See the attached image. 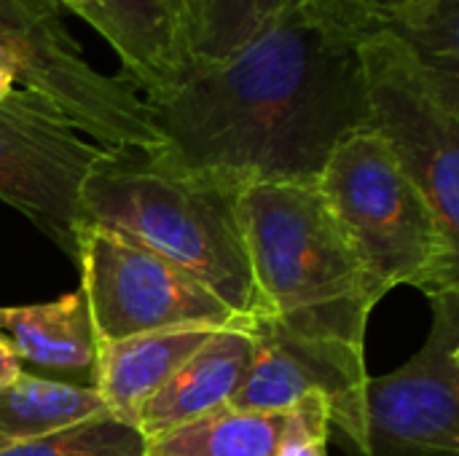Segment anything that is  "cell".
<instances>
[{
  "instance_id": "cell-24",
  "label": "cell",
  "mask_w": 459,
  "mask_h": 456,
  "mask_svg": "<svg viewBox=\"0 0 459 456\" xmlns=\"http://www.w3.org/2000/svg\"><path fill=\"white\" fill-rule=\"evenodd\" d=\"M65 11H70V13H75V16H81V19H86V11H89V0H56Z\"/></svg>"
},
{
  "instance_id": "cell-12",
  "label": "cell",
  "mask_w": 459,
  "mask_h": 456,
  "mask_svg": "<svg viewBox=\"0 0 459 456\" xmlns=\"http://www.w3.org/2000/svg\"><path fill=\"white\" fill-rule=\"evenodd\" d=\"M253 320L212 333L143 406L134 430L143 441L226 409L242 387L253 360Z\"/></svg>"
},
{
  "instance_id": "cell-16",
  "label": "cell",
  "mask_w": 459,
  "mask_h": 456,
  "mask_svg": "<svg viewBox=\"0 0 459 456\" xmlns=\"http://www.w3.org/2000/svg\"><path fill=\"white\" fill-rule=\"evenodd\" d=\"M288 414L218 409L143 443V456H277Z\"/></svg>"
},
{
  "instance_id": "cell-5",
  "label": "cell",
  "mask_w": 459,
  "mask_h": 456,
  "mask_svg": "<svg viewBox=\"0 0 459 456\" xmlns=\"http://www.w3.org/2000/svg\"><path fill=\"white\" fill-rule=\"evenodd\" d=\"M368 126L459 242V73L379 24L360 43Z\"/></svg>"
},
{
  "instance_id": "cell-9",
  "label": "cell",
  "mask_w": 459,
  "mask_h": 456,
  "mask_svg": "<svg viewBox=\"0 0 459 456\" xmlns=\"http://www.w3.org/2000/svg\"><path fill=\"white\" fill-rule=\"evenodd\" d=\"M430 301L422 349L398 371L366 379V456L459 454V290Z\"/></svg>"
},
{
  "instance_id": "cell-14",
  "label": "cell",
  "mask_w": 459,
  "mask_h": 456,
  "mask_svg": "<svg viewBox=\"0 0 459 456\" xmlns=\"http://www.w3.org/2000/svg\"><path fill=\"white\" fill-rule=\"evenodd\" d=\"M218 331L223 328L191 325L143 333L113 344H97L94 392L102 398L105 411L113 419L134 427L143 406Z\"/></svg>"
},
{
  "instance_id": "cell-13",
  "label": "cell",
  "mask_w": 459,
  "mask_h": 456,
  "mask_svg": "<svg viewBox=\"0 0 459 456\" xmlns=\"http://www.w3.org/2000/svg\"><path fill=\"white\" fill-rule=\"evenodd\" d=\"M0 336L35 376L94 390L97 339L81 290L48 304L0 306Z\"/></svg>"
},
{
  "instance_id": "cell-22",
  "label": "cell",
  "mask_w": 459,
  "mask_h": 456,
  "mask_svg": "<svg viewBox=\"0 0 459 456\" xmlns=\"http://www.w3.org/2000/svg\"><path fill=\"white\" fill-rule=\"evenodd\" d=\"M22 371H24V368H22V363H19L13 347L5 341V336H0V390L8 387L13 379H19Z\"/></svg>"
},
{
  "instance_id": "cell-8",
  "label": "cell",
  "mask_w": 459,
  "mask_h": 456,
  "mask_svg": "<svg viewBox=\"0 0 459 456\" xmlns=\"http://www.w3.org/2000/svg\"><path fill=\"white\" fill-rule=\"evenodd\" d=\"M102 151L51 105L16 89L0 102V202L75 255L81 191Z\"/></svg>"
},
{
  "instance_id": "cell-4",
  "label": "cell",
  "mask_w": 459,
  "mask_h": 456,
  "mask_svg": "<svg viewBox=\"0 0 459 456\" xmlns=\"http://www.w3.org/2000/svg\"><path fill=\"white\" fill-rule=\"evenodd\" d=\"M317 188L360 269L385 296L401 285L428 298L457 293L459 242L371 129L333 148Z\"/></svg>"
},
{
  "instance_id": "cell-15",
  "label": "cell",
  "mask_w": 459,
  "mask_h": 456,
  "mask_svg": "<svg viewBox=\"0 0 459 456\" xmlns=\"http://www.w3.org/2000/svg\"><path fill=\"white\" fill-rule=\"evenodd\" d=\"M105 414V403L94 390L22 371L19 379L0 390V452Z\"/></svg>"
},
{
  "instance_id": "cell-21",
  "label": "cell",
  "mask_w": 459,
  "mask_h": 456,
  "mask_svg": "<svg viewBox=\"0 0 459 456\" xmlns=\"http://www.w3.org/2000/svg\"><path fill=\"white\" fill-rule=\"evenodd\" d=\"M358 3L363 8H368L382 24H387V22L398 19L401 13H406V11H411V8H417V5H422L428 0H358Z\"/></svg>"
},
{
  "instance_id": "cell-2",
  "label": "cell",
  "mask_w": 459,
  "mask_h": 456,
  "mask_svg": "<svg viewBox=\"0 0 459 456\" xmlns=\"http://www.w3.org/2000/svg\"><path fill=\"white\" fill-rule=\"evenodd\" d=\"M242 185L186 169L161 148H105L81 191V220L113 228L169 261L231 312L258 317L239 223Z\"/></svg>"
},
{
  "instance_id": "cell-25",
  "label": "cell",
  "mask_w": 459,
  "mask_h": 456,
  "mask_svg": "<svg viewBox=\"0 0 459 456\" xmlns=\"http://www.w3.org/2000/svg\"><path fill=\"white\" fill-rule=\"evenodd\" d=\"M446 456H459V454H446Z\"/></svg>"
},
{
  "instance_id": "cell-17",
  "label": "cell",
  "mask_w": 459,
  "mask_h": 456,
  "mask_svg": "<svg viewBox=\"0 0 459 456\" xmlns=\"http://www.w3.org/2000/svg\"><path fill=\"white\" fill-rule=\"evenodd\" d=\"M299 3L307 0H188L194 65L229 56L261 24Z\"/></svg>"
},
{
  "instance_id": "cell-18",
  "label": "cell",
  "mask_w": 459,
  "mask_h": 456,
  "mask_svg": "<svg viewBox=\"0 0 459 456\" xmlns=\"http://www.w3.org/2000/svg\"><path fill=\"white\" fill-rule=\"evenodd\" d=\"M143 443L134 427L105 414L70 430L3 449L0 456H143Z\"/></svg>"
},
{
  "instance_id": "cell-19",
  "label": "cell",
  "mask_w": 459,
  "mask_h": 456,
  "mask_svg": "<svg viewBox=\"0 0 459 456\" xmlns=\"http://www.w3.org/2000/svg\"><path fill=\"white\" fill-rule=\"evenodd\" d=\"M459 0H428L385 27L403 38L425 62L459 73Z\"/></svg>"
},
{
  "instance_id": "cell-6",
  "label": "cell",
  "mask_w": 459,
  "mask_h": 456,
  "mask_svg": "<svg viewBox=\"0 0 459 456\" xmlns=\"http://www.w3.org/2000/svg\"><path fill=\"white\" fill-rule=\"evenodd\" d=\"M0 54L19 89L97 145L161 148L145 99L121 75H105L86 59L56 0H0Z\"/></svg>"
},
{
  "instance_id": "cell-10",
  "label": "cell",
  "mask_w": 459,
  "mask_h": 456,
  "mask_svg": "<svg viewBox=\"0 0 459 456\" xmlns=\"http://www.w3.org/2000/svg\"><path fill=\"white\" fill-rule=\"evenodd\" d=\"M253 360L229 409L285 414L307 395H323L331 430L352 456H366V355L296 339L266 320H253Z\"/></svg>"
},
{
  "instance_id": "cell-7",
  "label": "cell",
  "mask_w": 459,
  "mask_h": 456,
  "mask_svg": "<svg viewBox=\"0 0 459 456\" xmlns=\"http://www.w3.org/2000/svg\"><path fill=\"white\" fill-rule=\"evenodd\" d=\"M75 261L97 344L169 328L250 323L194 277L113 228L78 223Z\"/></svg>"
},
{
  "instance_id": "cell-23",
  "label": "cell",
  "mask_w": 459,
  "mask_h": 456,
  "mask_svg": "<svg viewBox=\"0 0 459 456\" xmlns=\"http://www.w3.org/2000/svg\"><path fill=\"white\" fill-rule=\"evenodd\" d=\"M16 89H19V86H16V75H13V70H11V65L5 62V56L0 54V102H3L5 97H11Z\"/></svg>"
},
{
  "instance_id": "cell-20",
  "label": "cell",
  "mask_w": 459,
  "mask_h": 456,
  "mask_svg": "<svg viewBox=\"0 0 459 456\" xmlns=\"http://www.w3.org/2000/svg\"><path fill=\"white\" fill-rule=\"evenodd\" d=\"M285 414L288 419L277 456H328L331 419L323 395H307Z\"/></svg>"
},
{
  "instance_id": "cell-11",
  "label": "cell",
  "mask_w": 459,
  "mask_h": 456,
  "mask_svg": "<svg viewBox=\"0 0 459 456\" xmlns=\"http://www.w3.org/2000/svg\"><path fill=\"white\" fill-rule=\"evenodd\" d=\"M116 51L121 81L145 102L194 70L188 0H89L86 19Z\"/></svg>"
},
{
  "instance_id": "cell-1",
  "label": "cell",
  "mask_w": 459,
  "mask_h": 456,
  "mask_svg": "<svg viewBox=\"0 0 459 456\" xmlns=\"http://www.w3.org/2000/svg\"><path fill=\"white\" fill-rule=\"evenodd\" d=\"M382 22L358 0H307L239 48L199 62L148 99L161 151L237 185L315 183L333 148L368 126L360 43Z\"/></svg>"
},
{
  "instance_id": "cell-3",
  "label": "cell",
  "mask_w": 459,
  "mask_h": 456,
  "mask_svg": "<svg viewBox=\"0 0 459 456\" xmlns=\"http://www.w3.org/2000/svg\"><path fill=\"white\" fill-rule=\"evenodd\" d=\"M239 223L258 296L255 320L366 355L368 317L385 293L344 242L317 180L245 185Z\"/></svg>"
}]
</instances>
